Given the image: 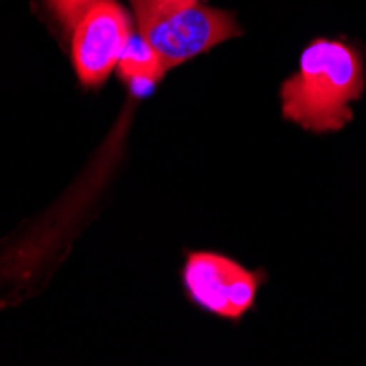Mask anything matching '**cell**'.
<instances>
[{
  "label": "cell",
  "mask_w": 366,
  "mask_h": 366,
  "mask_svg": "<svg viewBox=\"0 0 366 366\" xmlns=\"http://www.w3.org/2000/svg\"><path fill=\"white\" fill-rule=\"evenodd\" d=\"M364 84V61L353 46L314 40L301 55L298 73L281 88L283 114L318 134L336 132L351 121V102L360 99Z\"/></svg>",
  "instance_id": "obj_1"
},
{
  "label": "cell",
  "mask_w": 366,
  "mask_h": 366,
  "mask_svg": "<svg viewBox=\"0 0 366 366\" xmlns=\"http://www.w3.org/2000/svg\"><path fill=\"white\" fill-rule=\"evenodd\" d=\"M176 3H197V0H176Z\"/></svg>",
  "instance_id": "obj_7"
},
{
  "label": "cell",
  "mask_w": 366,
  "mask_h": 366,
  "mask_svg": "<svg viewBox=\"0 0 366 366\" xmlns=\"http://www.w3.org/2000/svg\"><path fill=\"white\" fill-rule=\"evenodd\" d=\"M94 3V0H46L49 9L64 26H75L79 16Z\"/></svg>",
  "instance_id": "obj_6"
},
{
  "label": "cell",
  "mask_w": 366,
  "mask_h": 366,
  "mask_svg": "<svg viewBox=\"0 0 366 366\" xmlns=\"http://www.w3.org/2000/svg\"><path fill=\"white\" fill-rule=\"evenodd\" d=\"M129 36V18L117 0H94L79 16L73 31V59L84 86L108 79Z\"/></svg>",
  "instance_id": "obj_3"
},
{
  "label": "cell",
  "mask_w": 366,
  "mask_h": 366,
  "mask_svg": "<svg viewBox=\"0 0 366 366\" xmlns=\"http://www.w3.org/2000/svg\"><path fill=\"white\" fill-rule=\"evenodd\" d=\"M119 73L137 94L149 92L164 75V64L141 33H132L119 59Z\"/></svg>",
  "instance_id": "obj_5"
},
{
  "label": "cell",
  "mask_w": 366,
  "mask_h": 366,
  "mask_svg": "<svg viewBox=\"0 0 366 366\" xmlns=\"http://www.w3.org/2000/svg\"><path fill=\"white\" fill-rule=\"evenodd\" d=\"M261 279L244 270L239 263L213 252H195L184 265V285L189 296L204 310L239 318L250 310Z\"/></svg>",
  "instance_id": "obj_4"
},
{
  "label": "cell",
  "mask_w": 366,
  "mask_h": 366,
  "mask_svg": "<svg viewBox=\"0 0 366 366\" xmlns=\"http://www.w3.org/2000/svg\"><path fill=\"white\" fill-rule=\"evenodd\" d=\"M129 3L139 20V33L158 53L167 71L242 33L230 14L199 3H176V0H129Z\"/></svg>",
  "instance_id": "obj_2"
}]
</instances>
